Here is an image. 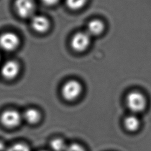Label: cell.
<instances>
[{
    "mask_svg": "<svg viewBox=\"0 0 151 151\" xmlns=\"http://www.w3.org/2000/svg\"><path fill=\"white\" fill-rule=\"evenodd\" d=\"M104 29V24L99 19L91 21L87 27V33L90 36H96L102 33Z\"/></svg>",
    "mask_w": 151,
    "mask_h": 151,
    "instance_id": "10",
    "label": "cell"
},
{
    "mask_svg": "<svg viewBox=\"0 0 151 151\" xmlns=\"http://www.w3.org/2000/svg\"><path fill=\"white\" fill-rule=\"evenodd\" d=\"M90 42V36L87 32H79L74 34L71 41L72 48L77 52L85 51Z\"/></svg>",
    "mask_w": 151,
    "mask_h": 151,
    "instance_id": "6",
    "label": "cell"
},
{
    "mask_svg": "<svg viewBox=\"0 0 151 151\" xmlns=\"http://www.w3.org/2000/svg\"><path fill=\"white\" fill-rule=\"evenodd\" d=\"M126 103L129 109L136 113L143 110L146 105L145 97L137 91L130 93L126 97Z\"/></svg>",
    "mask_w": 151,
    "mask_h": 151,
    "instance_id": "4",
    "label": "cell"
},
{
    "mask_svg": "<svg viewBox=\"0 0 151 151\" xmlns=\"http://www.w3.org/2000/svg\"><path fill=\"white\" fill-rule=\"evenodd\" d=\"M20 72V65L15 60H8L2 66L1 73L2 76L7 80L16 78Z\"/></svg>",
    "mask_w": 151,
    "mask_h": 151,
    "instance_id": "7",
    "label": "cell"
},
{
    "mask_svg": "<svg viewBox=\"0 0 151 151\" xmlns=\"http://www.w3.org/2000/svg\"><path fill=\"white\" fill-rule=\"evenodd\" d=\"M40 151H47V150H40Z\"/></svg>",
    "mask_w": 151,
    "mask_h": 151,
    "instance_id": "18",
    "label": "cell"
},
{
    "mask_svg": "<svg viewBox=\"0 0 151 151\" xmlns=\"http://www.w3.org/2000/svg\"><path fill=\"white\" fill-rule=\"evenodd\" d=\"M20 44L18 35L12 32H4L0 35V47L6 51L15 50Z\"/></svg>",
    "mask_w": 151,
    "mask_h": 151,
    "instance_id": "5",
    "label": "cell"
},
{
    "mask_svg": "<svg viewBox=\"0 0 151 151\" xmlns=\"http://www.w3.org/2000/svg\"><path fill=\"white\" fill-rule=\"evenodd\" d=\"M31 25L35 31L40 34H44L48 31L50 22L49 19L45 16L34 15L31 18Z\"/></svg>",
    "mask_w": 151,
    "mask_h": 151,
    "instance_id": "8",
    "label": "cell"
},
{
    "mask_svg": "<svg viewBox=\"0 0 151 151\" xmlns=\"http://www.w3.org/2000/svg\"><path fill=\"white\" fill-rule=\"evenodd\" d=\"M87 0H66V5L72 10H78L82 8L86 4Z\"/></svg>",
    "mask_w": 151,
    "mask_h": 151,
    "instance_id": "13",
    "label": "cell"
},
{
    "mask_svg": "<svg viewBox=\"0 0 151 151\" xmlns=\"http://www.w3.org/2000/svg\"><path fill=\"white\" fill-rule=\"evenodd\" d=\"M22 119V115L17 110L12 109L3 111L0 116L1 124L8 129H14L18 127Z\"/></svg>",
    "mask_w": 151,
    "mask_h": 151,
    "instance_id": "1",
    "label": "cell"
},
{
    "mask_svg": "<svg viewBox=\"0 0 151 151\" xmlns=\"http://www.w3.org/2000/svg\"><path fill=\"white\" fill-rule=\"evenodd\" d=\"M22 119L30 124H36L41 120V112L35 108H28L23 113Z\"/></svg>",
    "mask_w": 151,
    "mask_h": 151,
    "instance_id": "9",
    "label": "cell"
},
{
    "mask_svg": "<svg viewBox=\"0 0 151 151\" xmlns=\"http://www.w3.org/2000/svg\"><path fill=\"white\" fill-rule=\"evenodd\" d=\"M42 2L48 6H53L57 4L59 0H41Z\"/></svg>",
    "mask_w": 151,
    "mask_h": 151,
    "instance_id": "16",
    "label": "cell"
},
{
    "mask_svg": "<svg viewBox=\"0 0 151 151\" xmlns=\"http://www.w3.org/2000/svg\"><path fill=\"white\" fill-rule=\"evenodd\" d=\"M139 125L140 122L139 119L134 116H130L126 117L124 120L125 127L130 132H134L137 130Z\"/></svg>",
    "mask_w": 151,
    "mask_h": 151,
    "instance_id": "11",
    "label": "cell"
},
{
    "mask_svg": "<svg viewBox=\"0 0 151 151\" xmlns=\"http://www.w3.org/2000/svg\"><path fill=\"white\" fill-rule=\"evenodd\" d=\"M65 151H85V150L81 145L77 143H73L67 146Z\"/></svg>",
    "mask_w": 151,
    "mask_h": 151,
    "instance_id": "15",
    "label": "cell"
},
{
    "mask_svg": "<svg viewBox=\"0 0 151 151\" xmlns=\"http://www.w3.org/2000/svg\"><path fill=\"white\" fill-rule=\"evenodd\" d=\"M82 86L81 84L75 80H71L63 85L61 89V94L65 100L73 101L80 96Z\"/></svg>",
    "mask_w": 151,
    "mask_h": 151,
    "instance_id": "2",
    "label": "cell"
},
{
    "mask_svg": "<svg viewBox=\"0 0 151 151\" xmlns=\"http://www.w3.org/2000/svg\"><path fill=\"white\" fill-rule=\"evenodd\" d=\"M50 146L52 151H65L67 145L65 141L61 138H54L50 143Z\"/></svg>",
    "mask_w": 151,
    "mask_h": 151,
    "instance_id": "12",
    "label": "cell"
},
{
    "mask_svg": "<svg viewBox=\"0 0 151 151\" xmlns=\"http://www.w3.org/2000/svg\"><path fill=\"white\" fill-rule=\"evenodd\" d=\"M6 149L5 143L0 140V151H5Z\"/></svg>",
    "mask_w": 151,
    "mask_h": 151,
    "instance_id": "17",
    "label": "cell"
},
{
    "mask_svg": "<svg viewBox=\"0 0 151 151\" xmlns=\"http://www.w3.org/2000/svg\"><path fill=\"white\" fill-rule=\"evenodd\" d=\"M14 7L21 18H32L34 15L35 4L34 0H15Z\"/></svg>",
    "mask_w": 151,
    "mask_h": 151,
    "instance_id": "3",
    "label": "cell"
},
{
    "mask_svg": "<svg viewBox=\"0 0 151 151\" xmlns=\"http://www.w3.org/2000/svg\"><path fill=\"white\" fill-rule=\"evenodd\" d=\"M5 151H31L29 146L25 143L18 142L6 148Z\"/></svg>",
    "mask_w": 151,
    "mask_h": 151,
    "instance_id": "14",
    "label": "cell"
}]
</instances>
